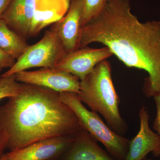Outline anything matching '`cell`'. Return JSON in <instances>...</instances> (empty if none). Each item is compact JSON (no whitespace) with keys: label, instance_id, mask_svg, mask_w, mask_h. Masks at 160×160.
<instances>
[{"label":"cell","instance_id":"9","mask_svg":"<svg viewBox=\"0 0 160 160\" xmlns=\"http://www.w3.org/2000/svg\"><path fill=\"white\" fill-rule=\"evenodd\" d=\"M139 115V130L130 140L125 160H143L150 152L155 157H160V137L149 127V115L147 107L142 106Z\"/></svg>","mask_w":160,"mask_h":160},{"label":"cell","instance_id":"10","mask_svg":"<svg viewBox=\"0 0 160 160\" xmlns=\"http://www.w3.org/2000/svg\"><path fill=\"white\" fill-rule=\"evenodd\" d=\"M84 2V0H71L67 13L52 27L58 35L67 53L79 49Z\"/></svg>","mask_w":160,"mask_h":160},{"label":"cell","instance_id":"2","mask_svg":"<svg viewBox=\"0 0 160 160\" xmlns=\"http://www.w3.org/2000/svg\"><path fill=\"white\" fill-rule=\"evenodd\" d=\"M0 125L9 136L10 151L45 139L75 136L82 129L59 92L22 83L17 94L0 106Z\"/></svg>","mask_w":160,"mask_h":160},{"label":"cell","instance_id":"16","mask_svg":"<svg viewBox=\"0 0 160 160\" xmlns=\"http://www.w3.org/2000/svg\"><path fill=\"white\" fill-rule=\"evenodd\" d=\"M21 83L18 82L15 74L0 77V100L11 98L17 94Z\"/></svg>","mask_w":160,"mask_h":160},{"label":"cell","instance_id":"23","mask_svg":"<svg viewBox=\"0 0 160 160\" xmlns=\"http://www.w3.org/2000/svg\"><path fill=\"white\" fill-rule=\"evenodd\" d=\"M2 68H1V67H0V72H1V71H2Z\"/></svg>","mask_w":160,"mask_h":160},{"label":"cell","instance_id":"18","mask_svg":"<svg viewBox=\"0 0 160 160\" xmlns=\"http://www.w3.org/2000/svg\"><path fill=\"white\" fill-rule=\"evenodd\" d=\"M157 108V115L153 124V129L160 137V91L153 97Z\"/></svg>","mask_w":160,"mask_h":160},{"label":"cell","instance_id":"19","mask_svg":"<svg viewBox=\"0 0 160 160\" xmlns=\"http://www.w3.org/2000/svg\"><path fill=\"white\" fill-rule=\"evenodd\" d=\"M8 141V135L0 125V158L4 154V152L7 149Z\"/></svg>","mask_w":160,"mask_h":160},{"label":"cell","instance_id":"22","mask_svg":"<svg viewBox=\"0 0 160 160\" xmlns=\"http://www.w3.org/2000/svg\"><path fill=\"white\" fill-rule=\"evenodd\" d=\"M143 160H152L151 159H149L148 158H145Z\"/></svg>","mask_w":160,"mask_h":160},{"label":"cell","instance_id":"7","mask_svg":"<svg viewBox=\"0 0 160 160\" xmlns=\"http://www.w3.org/2000/svg\"><path fill=\"white\" fill-rule=\"evenodd\" d=\"M76 135L56 137L40 140L22 149L6 153V158L7 160H55L68 150Z\"/></svg>","mask_w":160,"mask_h":160},{"label":"cell","instance_id":"8","mask_svg":"<svg viewBox=\"0 0 160 160\" xmlns=\"http://www.w3.org/2000/svg\"><path fill=\"white\" fill-rule=\"evenodd\" d=\"M109 48L85 47L67 53L56 68L69 72L78 78H85L97 64L112 55Z\"/></svg>","mask_w":160,"mask_h":160},{"label":"cell","instance_id":"3","mask_svg":"<svg viewBox=\"0 0 160 160\" xmlns=\"http://www.w3.org/2000/svg\"><path fill=\"white\" fill-rule=\"evenodd\" d=\"M78 94L82 102L104 118L110 129L122 136L126 133L128 125L120 114V99L112 82L108 61L100 62L80 81Z\"/></svg>","mask_w":160,"mask_h":160},{"label":"cell","instance_id":"4","mask_svg":"<svg viewBox=\"0 0 160 160\" xmlns=\"http://www.w3.org/2000/svg\"><path fill=\"white\" fill-rule=\"evenodd\" d=\"M59 95L63 102L74 112L82 129L102 143L112 157L116 160H126L130 140L110 129L97 112L88 110L80 100L78 93L65 92H60Z\"/></svg>","mask_w":160,"mask_h":160},{"label":"cell","instance_id":"11","mask_svg":"<svg viewBox=\"0 0 160 160\" xmlns=\"http://www.w3.org/2000/svg\"><path fill=\"white\" fill-rule=\"evenodd\" d=\"M35 9L36 0H11L1 18L25 39L30 36Z\"/></svg>","mask_w":160,"mask_h":160},{"label":"cell","instance_id":"1","mask_svg":"<svg viewBox=\"0 0 160 160\" xmlns=\"http://www.w3.org/2000/svg\"><path fill=\"white\" fill-rule=\"evenodd\" d=\"M93 42L105 45L127 67L147 72L146 96L160 91V21L141 22L132 13L129 0H107L82 28L79 48Z\"/></svg>","mask_w":160,"mask_h":160},{"label":"cell","instance_id":"14","mask_svg":"<svg viewBox=\"0 0 160 160\" xmlns=\"http://www.w3.org/2000/svg\"><path fill=\"white\" fill-rule=\"evenodd\" d=\"M28 46L25 38L10 29L4 20L0 19L1 49L15 59H18Z\"/></svg>","mask_w":160,"mask_h":160},{"label":"cell","instance_id":"5","mask_svg":"<svg viewBox=\"0 0 160 160\" xmlns=\"http://www.w3.org/2000/svg\"><path fill=\"white\" fill-rule=\"evenodd\" d=\"M53 28L46 31L37 43L28 46L14 65L0 77H5L35 67L56 68L67 54Z\"/></svg>","mask_w":160,"mask_h":160},{"label":"cell","instance_id":"6","mask_svg":"<svg viewBox=\"0 0 160 160\" xmlns=\"http://www.w3.org/2000/svg\"><path fill=\"white\" fill-rule=\"evenodd\" d=\"M19 82L42 86L58 92H80V81L75 76L57 68H42L15 73Z\"/></svg>","mask_w":160,"mask_h":160},{"label":"cell","instance_id":"21","mask_svg":"<svg viewBox=\"0 0 160 160\" xmlns=\"http://www.w3.org/2000/svg\"><path fill=\"white\" fill-rule=\"evenodd\" d=\"M0 160H7L6 154H4L2 157L0 158Z\"/></svg>","mask_w":160,"mask_h":160},{"label":"cell","instance_id":"17","mask_svg":"<svg viewBox=\"0 0 160 160\" xmlns=\"http://www.w3.org/2000/svg\"><path fill=\"white\" fill-rule=\"evenodd\" d=\"M16 62L15 59L0 48V67L2 68H11Z\"/></svg>","mask_w":160,"mask_h":160},{"label":"cell","instance_id":"20","mask_svg":"<svg viewBox=\"0 0 160 160\" xmlns=\"http://www.w3.org/2000/svg\"><path fill=\"white\" fill-rule=\"evenodd\" d=\"M11 1V0H0V19Z\"/></svg>","mask_w":160,"mask_h":160},{"label":"cell","instance_id":"12","mask_svg":"<svg viewBox=\"0 0 160 160\" xmlns=\"http://www.w3.org/2000/svg\"><path fill=\"white\" fill-rule=\"evenodd\" d=\"M98 142L88 131L82 129L64 153L63 160H116Z\"/></svg>","mask_w":160,"mask_h":160},{"label":"cell","instance_id":"15","mask_svg":"<svg viewBox=\"0 0 160 160\" xmlns=\"http://www.w3.org/2000/svg\"><path fill=\"white\" fill-rule=\"evenodd\" d=\"M107 0H84L82 26L83 27L88 22L102 11Z\"/></svg>","mask_w":160,"mask_h":160},{"label":"cell","instance_id":"13","mask_svg":"<svg viewBox=\"0 0 160 160\" xmlns=\"http://www.w3.org/2000/svg\"><path fill=\"white\" fill-rule=\"evenodd\" d=\"M71 0H36V9L30 36L44 27L56 23L69 10Z\"/></svg>","mask_w":160,"mask_h":160}]
</instances>
